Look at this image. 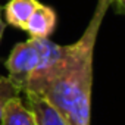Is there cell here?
<instances>
[{
    "label": "cell",
    "mask_w": 125,
    "mask_h": 125,
    "mask_svg": "<svg viewBox=\"0 0 125 125\" xmlns=\"http://www.w3.org/2000/svg\"><path fill=\"white\" fill-rule=\"evenodd\" d=\"M109 8L110 0H97L83 35L65 46L56 69L37 93L65 118L68 125H90L94 47Z\"/></svg>",
    "instance_id": "1"
},
{
    "label": "cell",
    "mask_w": 125,
    "mask_h": 125,
    "mask_svg": "<svg viewBox=\"0 0 125 125\" xmlns=\"http://www.w3.org/2000/svg\"><path fill=\"white\" fill-rule=\"evenodd\" d=\"M2 125H37V119L28 104L22 102L21 96H15L5 104Z\"/></svg>",
    "instance_id": "5"
},
{
    "label": "cell",
    "mask_w": 125,
    "mask_h": 125,
    "mask_svg": "<svg viewBox=\"0 0 125 125\" xmlns=\"http://www.w3.org/2000/svg\"><path fill=\"white\" fill-rule=\"evenodd\" d=\"M19 94L21 91L12 84V81L8 77H0V125H2V116H3V109L6 102Z\"/></svg>",
    "instance_id": "7"
},
{
    "label": "cell",
    "mask_w": 125,
    "mask_h": 125,
    "mask_svg": "<svg viewBox=\"0 0 125 125\" xmlns=\"http://www.w3.org/2000/svg\"><path fill=\"white\" fill-rule=\"evenodd\" d=\"M28 107L34 112L37 125H68L65 118L62 116L46 99L34 93H24Z\"/></svg>",
    "instance_id": "4"
},
{
    "label": "cell",
    "mask_w": 125,
    "mask_h": 125,
    "mask_svg": "<svg viewBox=\"0 0 125 125\" xmlns=\"http://www.w3.org/2000/svg\"><path fill=\"white\" fill-rule=\"evenodd\" d=\"M6 30V22L3 19V6H0V40L3 37V32Z\"/></svg>",
    "instance_id": "9"
},
{
    "label": "cell",
    "mask_w": 125,
    "mask_h": 125,
    "mask_svg": "<svg viewBox=\"0 0 125 125\" xmlns=\"http://www.w3.org/2000/svg\"><path fill=\"white\" fill-rule=\"evenodd\" d=\"M38 0H9L3 8L6 22L15 28L24 30L27 21L38 6Z\"/></svg>",
    "instance_id": "6"
},
{
    "label": "cell",
    "mask_w": 125,
    "mask_h": 125,
    "mask_svg": "<svg viewBox=\"0 0 125 125\" xmlns=\"http://www.w3.org/2000/svg\"><path fill=\"white\" fill-rule=\"evenodd\" d=\"M38 63V49L34 43V38H28L27 41L15 44L9 57L5 62V66L8 69V78L12 84L24 93L28 81Z\"/></svg>",
    "instance_id": "2"
},
{
    "label": "cell",
    "mask_w": 125,
    "mask_h": 125,
    "mask_svg": "<svg viewBox=\"0 0 125 125\" xmlns=\"http://www.w3.org/2000/svg\"><path fill=\"white\" fill-rule=\"evenodd\" d=\"M56 22H57L56 12L50 6L38 3V6L27 21L24 31H27L30 37L34 38H49L56 28Z\"/></svg>",
    "instance_id": "3"
},
{
    "label": "cell",
    "mask_w": 125,
    "mask_h": 125,
    "mask_svg": "<svg viewBox=\"0 0 125 125\" xmlns=\"http://www.w3.org/2000/svg\"><path fill=\"white\" fill-rule=\"evenodd\" d=\"M110 6H115L116 12L125 15V0H110Z\"/></svg>",
    "instance_id": "8"
}]
</instances>
